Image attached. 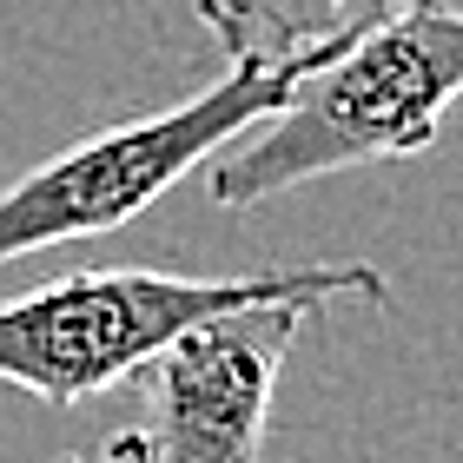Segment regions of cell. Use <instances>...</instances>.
I'll use <instances>...</instances> for the list:
<instances>
[{"label": "cell", "instance_id": "obj_1", "mask_svg": "<svg viewBox=\"0 0 463 463\" xmlns=\"http://www.w3.org/2000/svg\"><path fill=\"white\" fill-rule=\"evenodd\" d=\"M463 99V7L411 0L325 53L265 119L205 159L213 205H265L305 179L417 159Z\"/></svg>", "mask_w": 463, "mask_h": 463}, {"label": "cell", "instance_id": "obj_2", "mask_svg": "<svg viewBox=\"0 0 463 463\" xmlns=\"http://www.w3.org/2000/svg\"><path fill=\"white\" fill-rule=\"evenodd\" d=\"M345 291L371 305L391 298L377 265H279V271H239V279H199V271H159V265L67 271L53 285L0 298V384L33 391L40 404H87L213 311L265 298L325 305Z\"/></svg>", "mask_w": 463, "mask_h": 463}, {"label": "cell", "instance_id": "obj_3", "mask_svg": "<svg viewBox=\"0 0 463 463\" xmlns=\"http://www.w3.org/2000/svg\"><path fill=\"white\" fill-rule=\"evenodd\" d=\"M318 60H285V67H232L219 87L146 119H119L107 133H87L67 153L40 159L0 193V265L27 259V251L67 245V239H99L139 219L153 199L205 165L225 139H239L251 119H265L279 99Z\"/></svg>", "mask_w": 463, "mask_h": 463}, {"label": "cell", "instance_id": "obj_4", "mask_svg": "<svg viewBox=\"0 0 463 463\" xmlns=\"http://www.w3.org/2000/svg\"><path fill=\"white\" fill-rule=\"evenodd\" d=\"M311 305H232L165 338L139 377V444L153 463H259L279 371Z\"/></svg>", "mask_w": 463, "mask_h": 463}, {"label": "cell", "instance_id": "obj_5", "mask_svg": "<svg viewBox=\"0 0 463 463\" xmlns=\"http://www.w3.org/2000/svg\"><path fill=\"white\" fill-rule=\"evenodd\" d=\"M397 7H411V0H193L199 27L213 33V47L232 67L325 60Z\"/></svg>", "mask_w": 463, "mask_h": 463}, {"label": "cell", "instance_id": "obj_6", "mask_svg": "<svg viewBox=\"0 0 463 463\" xmlns=\"http://www.w3.org/2000/svg\"><path fill=\"white\" fill-rule=\"evenodd\" d=\"M60 463H153L139 444V430H113L99 450H80V457H60Z\"/></svg>", "mask_w": 463, "mask_h": 463}]
</instances>
